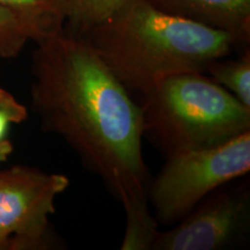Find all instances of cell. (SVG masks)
<instances>
[{
  "instance_id": "cell-14",
  "label": "cell",
  "mask_w": 250,
  "mask_h": 250,
  "mask_svg": "<svg viewBox=\"0 0 250 250\" xmlns=\"http://www.w3.org/2000/svg\"><path fill=\"white\" fill-rule=\"evenodd\" d=\"M13 152V144L7 138L0 142V162L6 161Z\"/></svg>"
},
{
  "instance_id": "cell-11",
  "label": "cell",
  "mask_w": 250,
  "mask_h": 250,
  "mask_svg": "<svg viewBox=\"0 0 250 250\" xmlns=\"http://www.w3.org/2000/svg\"><path fill=\"white\" fill-rule=\"evenodd\" d=\"M29 41L31 33L22 19L0 6V58H15Z\"/></svg>"
},
{
  "instance_id": "cell-1",
  "label": "cell",
  "mask_w": 250,
  "mask_h": 250,
  "mask_svg": "<svg viewBox=\"0 0 250 250\" xmlns=\"http://www.w3.org/2000/svg\"><path fill=\"white\" fill-rule=\"evenodd\" d=\"M35 44L31 109L123 205L121 249L151 250L159 229L149 211L140 107L83 36L64 30Z\"/></svg>"
},
{
  "instance_id": "cell-5",
  "label": "cell",
  "mask_w": 250,
  "mask_h": 250,
  "mask_svg": "<svg viewBox=\"0 0 250 250\" xmlns=\"http://www.w3.org/2000/svg\"><path fill=\"white\" fill-rule=\"evenodd\" d=\"M68 184L64 175L27 166L0 170V228L14 240L18 250L51 249L56 245L49 217Z\"/></svg>"
},
{
  "instance_id": "cell-2",
  "label": "cell",
  "mask_w": 250,
  "mask_h": 250,
  "mask_svg": "<svg viewBox=\"0 0 250 250\" xmlns=\"http://www.w3.org/2000/svg\"><path fill=\"white\" fill-rule=\"evenodd\" d=\"M80 36L125 88L143 96L174 74L204 72L239 44L226 31L167 14L146 0H126Z\"/></svg>"
},
{
  "instance_id": "cell-10",
  "label": "cell",
  "mask_w": 250,
  "mask_h": 250,
  "mask_svg": "<svg viewBox=\"0 0 250 250\" xmlns=\"http://www.w3.org/2000/svg\"><path fill=\"white\" fill-rule=\"evenodd\" d=\"M126 0H66L70 34L83 35L117 11ZM66 28V27H65Z\"/></svg>"
},
{
  "instance_id": "cell-8",
  "label": "cell",
  "mask_w": 250,
  "mask_h": 250,
  "mask_svg": "<svg viewBox=\"0 0 250 250\" xmlns=\"http://www.w3.org/2000/svg\"><path fill=\"white\" fill-rule=\"evenodd\" d=\"M0 6L22 19L35 43L58 35L66 27V0H0Z\"/></svg>"
},
{
  "instance_id": "cell-13",
  "label": "cell",
  "mask_w": 250,
  "mask_h": 250,
  "mask_svg": "<svg viewBox=\"0 0 250 250\" xmlns=\"http://www.w3.org/2000/svg\"><path fill=\"white\" fill-rule=\"evenodd\" d=\"M0 250H18L14 240L0 228Z\"/></svg>"
},
{
  "instance_id": "cell-3",
  "label": "cell",
  "mask_w": 250,
  "mask_h": 250,
  "mask_svg": "<svg viewBox=\"0 0 250 250\" xmlns=\"http://www.w3.org/2000/svg\"><path fill=\"white\" fill-rule=\"evenodd\" d=\"M144 99L143 136L167 158L214 147L250 131V109L203 72L166 78Z\"/></svg>"
},
{
  "instance_id": "cell-4",
  "label": "cell",
  "mask_w": 250,
  "mask_h": 250,
  "mask_svg": "<svg viewBox=\"0 0 250 250\" xmlns=\"http://www.w3.org/2000/svg\"><path fill=\"white\" fill-rule=\"evenodd\" d=\"M167 164L148 187L155 220L180 221L217 188L250 169V131L210 148L167 158Z\"/></svg>"
},
{
  "instance_id": "cell-9",
  "label": "cell",
  "mask_w": 250,
  "mask_h": 250,
  "mask_svg": "<svg viewBox=\"0 0 250 250\" xmlns=\"http://www.w3.org/2000/svg\"><path fill=\"white\" fill-rule=\"evenodd\" d=\"M203 73L208 74L218 85L250 109V52L246 50L239 59H214L208 62Z\"/></svg>"
},
{
  "instance_id": "cell-6",
  "label": "cell",
  "mask_w": 250,
  "mask_h": 250,
  "mask_svg": "<svg viewBox=\"0 0 250 250\" xmlns=\"http://www.w3.org/2000/svg\"><path fill=\"white\" fill-rule=\"evenodd\" d=\"M226 186V184H225ZM250 220L247 186L217 188L176 227L156 234L151 250H218L246 234Z\"/></svg>"
},
{
  "instance_id": "cell-12",
  "label": "cell",
  "mask_w": 250,
  "mask_h": 250,
  "mask_svg": "<svg viewBox=\"0 0 250 250\" xmlns=\"http://www.w3.org/2000/svg\"><path fill=\"white\" fill-rule=\"evenodd\" d=\"M28 117V110L14 95L0 87V142L6 139L11 125L22 123Z\"/></svg>"
},
{
  "instance_id": "cell-7",
  "label": "cell",
  "mask_w": 250,
  "mask_h": 250,
  "mask_svg": "<svg viewBox=\"0 0 250 250\" xmlns=\"http://www.w3.org/2000/svg\"><path fill=\"white\" fill-rule=\"evenodd\" d=\"M165 13L223 30L239 43L250 35V0H146Z\"/></svg>"
}]
</instances>
